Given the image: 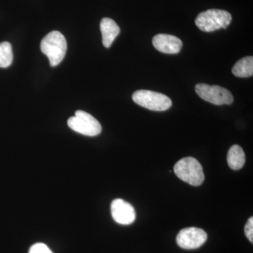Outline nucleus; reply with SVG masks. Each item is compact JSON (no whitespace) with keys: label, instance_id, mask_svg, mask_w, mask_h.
Instances as JSON below:
<instances>
[{"label":"nucleus","instance_id":"nucleus-10","mask_svg":"<svg viewBox=\"0 0 253 253\" xmlns=\"http://www.w3.org/2000/svg\"><path fill=\"white\" fill-rule=\"evenodd\" d=\"M100 29L102 35L103 44L105 47L109 48L119 35L121 29L117 23L109 18H104L101 20Z\"/></svg>","mask_w":253,"mask_h":253},{"label":"nucleus","instance_id":"nucleus-14","mask_svg":"<svg viewBox=\"0 0 253 253\" xmlns=\"http://www.w3.org/2000/svg\"><path fill=\"white\" fill-rule=\"evenodd\" d=\"M29 253H53L45 244L38 243L31 246Z\"/></svg>","mask_w":253,"mask_h":253},{"label":"nucleus","instance_id":"nucleus-6","mask_svg":"<svg viewBox=\"0 0 253 253\" xmlns=\"http://www.w3.org/2000/svg\"><path fill=\"white\" fill-rule=\"evenodd\" d=\"M196 93L201 98L214 105L231 104L234 101V97L230 91L225 88L217 85L200 83L196 85Z\"/></svg>","mask_w":253,"mask_h":253},{"label":"nucleus","instance_id":"nucleus-5","mask_svg":"<svg viewBox=\"0 0 253 253\" xmlns=\"http://www.w3.org/2000/svg\"><path fill=\"white\" fill-rule=\"evenodd\" d=\"M68 126L73 131L85 136L99 135L102 130L101 124L96 118L81 110L68 120Z\"/></svg>","mask_w":253,"mask_h":253},{"label":"nucleus","instance_id":"nucleus-8","mask_svg":"<svg viewBox=\"0 0 253 253\" xmlns=\"http://www.w3.org/2000/svg\"><path fill=\"white\" fill-rule=\"evenodd\" d=\"M111 211L113 219L118 224L129 225L135 221L136 212L134 208L124 200H114L111 204Z\"/></svg>","mask_w":253,"mask_h":253},{"label":"nucleus","instance_id":"nucleus-12","mask_svg":"<svg viewBox=\"0 0 253 253\" xmlns=\"http://www.w3.org/2000/svg\"><path fill=\"white\" fill-rule=\"evenodd\" d=\"M232 73L239 78H249L253 76V56H246L238 61L232 68Z\"/></svg>","mask_w":253,"mask_h":253},{"label":"nucleus","instance_id":"nucleus-9","mask_svg":"<svg viewBox=\"0 0 253 253\" xmlns=\"http://www.w3.org/2000/svg\"><path fill=\"white\" fill-rule=\"evenodd\" d=\"M153 45L165 54H174L180 51L182 42L177 37L168 34H158L153 38Z\"/></svg>","mask_w":253,"mask_h":253},{"label":"nucleus","instance_id":"nucleus-4","mask_svg":"<svg viewBox=\"0 0 253 253\" xmlns=\"http://www.w3.org/2000/svg\"><path fill=\"white\" fill-rule=\"evenodd\" d=\"M136 104L154 111H164L172 106V102L166 95L156 91L138 90L132 94Z\"/></svg>","mask_w":253,"mask_h":253},{"label":"nucleus","instance_id":"nucleus-2","mask_svg":"<svg viewBox=\"0 0 253 253\" xmlns=\"http://www.w3.org/2000/svg\"><path fill=\"white\" fill-rule=\"evenodd\" d=\"M174 172L178 178L190 185L200 186L204 181L202 166L194 158H184L178 161L174 166Z\"/></svg>","mask_w":253,"mask_h":253},{"label":"nucleus","instance_id":"nucleus-13","mask_svg":"<svg viewBox=\"0 0 253 253\" xmlns=\"http://www.w3.org/2000/svg\"><path fill=\"white\" fill-rule=\"evenodd\" d=\"M14 59L12 46L8 42L0 43V68H7L11 66Z\"/></svg>","mask_w":253,"mask_h":253},{"label":"nucleus","instance_id":"nucleus-11","mask_svg":"<svg viewBox=\"0 0 253 253\" xmlns=\"http://www.w3.org/2000/svg\"><path fill=\"white\" fill-rule=\"evenodd\" d=\"M227 163L231 169L234 170L241 169L246 163V155L239 145L231 146L227 154Z\"/></svg>","mask_w":253,"mask_h":253},{"label":"nucleus","instance_id":"nucleus-15","mask_svg":"<svg viewBox=\"0 0 253 253\" xmlns=\"http://www.w3.org/2000/svg\"><path fill=\"white\" fill-rule=\"evenodd\" d=\"M245 234L251 243H253V217H251L245 226Z\"/></svg>","mask_w":253,"mask_h":253},{"label":"nucleus","instance_id":"nucleus-7","mask_svg":"<svg viewBox=\"0 0 253 253\" xmlns=\"http://www.w3.org/2000/svg\"><path fill=\"white\" fill-rule=\"evenodd\" d=\"M207 239V234L203 229L189 227L179 231L176 236V243L183 249H196L203 246Z\"/></svg>","mask_w":253,"mask_h":253},{"label":"nucleus","instance_id":"nucleus-3","mask_svg":"<svg viewBox=\"0 0 253 253\" xmlns=\"http://www.w3.org/2000/svg\"><path fill=\"white\" fill-rule=\"evenodd\" d=\"M231 15L228 11L220 9H208L200 13L196 18V26L202 31L213 32L227 28L231 22Z\"/></svg>","mask_w":253,"mask_h":253},{"label":"nucleus","instance_id":"nucleus-1","mask_svg":"<svg viewBox=\"0 0 253 253\" xmlns=\"http://www.w3.org/2000/svg\"><path fill=\"white\" fill-rule=\"evenodd\" d=\"M41 49L49 59L50 66L54 67L64 59L67 51V42L60 32H50L42 41Z\"/></svg>","mask_w":253,"mask_h":253}]
</instances>
